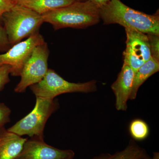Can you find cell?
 <instances>
[{
	"label": "cell",
	"mask_w": 159,
	"mask_h": 159,
	"mask_svg": "<svg viewBox=\"0 0 159 159\" xmlns=\"http://www.w3.org/2000/svg\"><path fill=\"white\" fill-rule=\"evenodd\" d=\"M99 13L104 25L117 24L145 34H159L158 11L147 14L132 9L120 0H110L99 9Z\"/></svg>",
	"instance_id": "cell-1"
},
{
	"label": "cell",
	"mask_w": 159,
	"mask_h": 159,
	"mask_svg": "<svg viewBox=\"0 0 159 159\" xmlns=\"http://www.w3.org/2000/svg\"><path fill=\"white\" fill-rule=\"evenodd\" d=\"M42 16L44 22L51 24L55 30L67 28L84 29L96 25L100 19L99 8L89 0L75 2Z\"/></svg>",
	"instance_id": "cell-2"
},
{
	"label": "cell",
	"mask_w": 159,
	"mask_h": 159,
	"mask_svg": "<svg viewBox=\"0 0 159 159\" xmlns=\"http://www.w3.org/2000/svg\"><path fill=\"white\" fill-rule=\"evenodd\" d=\"M2 21L11 47L39 32L44 23L42 16L16 3L3 15Z\"/></svg>",
	"instance_id": "cell-3"
},
{
	"label": "cell",
	"mask_w": 159,
	"mask_h": 159,
	"mask_svg": "<svg viewBox=\"0 0 159 159\" xmlns=\"http://www.w3.org/2000/svg\"><path fill=\"white\" fill-rule=\"evenodd\" d=\"M33 110L7 130L20 136H29L44 139V129L49 117L58 107L55 99L36 97Z\"/></svg>",
	"instance_id": "cell-4"
},
{
	"label": "cell",
	"mask_w": 159,
	"mask_h": 159,
	"mask_svg": "<svg viewBox=\"0 0 159 159\" xmlns=\"http://www.w3.org/2000/svg\"><path fill=\"white\" fill-rule=\"evenodd\" d=\"M35 97L54 99L61 94L67 93H89L97 90V81L75 83L64 79L54 70L49 69L45 76L40 82L30 86Z\"/></svg>",
	"instance_id": "cell-5"
},
{
	"label": "cell",
	"mask_w": 159,
	"mask_h": 159,
	"mask_svg": "<svg viewBox=\"0 0 159 159\" xmlns=\"http://www.w3.org/2000/svg\"><path fill=\"white\" fill-rule=\"evenodd\" d=\"M50 54L48 43L44 42L36 46L23 67L20 82L15 88L16 93L25 92L27 88L40 82L48 70Z\"/></svg>",
	"instance_id": "cell-6"
},
{
	"label": "cell",
	"mask_w": 159,
	"mask_h": 159,
	"mask_svg": "<svg viewBox=\"0 0 159 159\" xmlns=\"http://www.w3.org/2000/svg\"><path fill=\"white\" fill-rule=\"evenodd\" d=\"M43 35L38 32L27 39L11 46L9 50L0 54V66L9 65L11 66V75L20 76L23 67L36 46L44 42Z\"/></svg>",
	"instance_id": "cell-7"
},
{
	"label": "cell",
	"mask_w": 159,
	"mask_h": 159,
	"mask_svg": "<svg viewBox=\"0 0 159 159\" xmlns=\"http://www.w3.org/2000/svg\"><path fill=\"white\" fill-rule=\"evenodd\" d=\"M126 48L123 52V64L129 66L134 73L151 57L147 34L125 29Z\"/></svg>",
	"instance_id": "cell-8"
},
{
	"label": "cell",
	"mask_w": 159,
	"mask_h": 159,
	"mask_svg": "<svg viewBox=\"0 0 159 159\" xmlns=\"http://www.w3.org/2000/svg\"><path fill=\"white\" fill-rule=\"evenodd\" d=\"M74 156L73 151L58 149L47 144L44 139L33 137L27 139L14 159H66Z\"/></svg>",
	"instance_id": "cell-9"
},
{
	"label": "cell",
	"mask_w": 159,
	"mask_h": 159,
	"mask_svg": "<svg viewBox=\"0 0 159 159\" xmlns=\"http://www.w3.org/2000/svg\"><path fill=\"white\" fill-rule=\"evenodd\" d=\"M134 73L129 66L123 64L116 80L111 86L116 97L117 110H127V102L131 93Z\"/></svg>",
	"instance_id": "cell-10"
},
{
	"label": "cell",
	"mask_w": 159,
	"mask_h": 159,
	"mask_svg": "<svg viewBox=\"0 0 159 159\" xmlns=\"http://www.w3.org/2000/svg\"><path fill=\"white\" fill-rule=\"evenodd\" d=\"M28 139L0 128V159H14L19 154Z\"/></svg>",
	"instance_id": "cell-11"
},
{
	"label": "cell",
	"mask_w": 159,
	"mask_h": 159,
	"mask_svg": "<svg viewBox=\"0 0 159 159\" xmlns=\"http://www.w3.org/2000/svg\"><path fill=\"white\" fill-rule=\"evenodd\" d=\"M74 0H20L16 4L29 8L43 15L75 2Z\"/></svg>",
	"instance_id": "cell-12"
},
{
	"label": "cell",
	"mask_w": 159,
	"mask_h": 159,
	"mask_svg": "<svg viewBox=\"0 0 159 159\" xmlns=\"http://www.w3.org/2000/svg\"><path fill=\"white\" fill-rule=\"evenodd\" d=\"M159 70V61L151 57L134 73L132 88L129 99L134 100L137 97L140 87L145 80Z\"/></svg>",
	"instance_id": "cell-13"
},
{
	"label": "cell",
	"mask_w": 159,
	"mask_h": 159,
	"mask_svg": "<svg viewBox=\"0 0 159 159\" xmlns=\"http://www.w3.org/2000/svg\"><path fill=\"white\" fill-rule=\"evenodd\" d=\"M144 148L131 139L128 145L121 151L112 155L110 159H151Z\"/></svg>",
	"instance_id": "cell-14"
},
{
	"label": "cell",
	"mask_w": 159,
	"mask_h": 159,
	"mask_svg": "<svg viewBox=\"0 0 159 159\" xmlns=\"http://www.w3.org/2000/svg\"><path fill=\"white\" fill-rule=\"evenodd\" d=\"M129 134L133 139L137 141H142L146 139L149 134L148 124L140 119H136L130 122L129 125Z\"/></svg>",
	"instance_id": "cell-15"
},
{
	"label": "cell",
	"mask_w": 159,
	"mask_h": 159,
	"mask_svg": "<svg viewBox=\"0 0 159 159\" xmlns=\"http://www.w3.org/2000/svg\"><path fill=\"white\" fill-rule=\"evenodd\" d=\"M149 43L151 56L152 58L159 61V35L147 34Z\"/></svg>",
	"instance_id": "cell-16"
},
{
	"label": "cell",
	"mask_w": 159,
	"mask_h": 159,
	"mask_svg": "<svg viewBox=\"0 0 159 159\" xmlns=\"http://www.w3.org/2000/svg\"><path fill=\"white\" fill-rule=\"evenodd\" d=\"M11 66L9 65L0 66V92L7 84L10 82L9 75L11 74Z\"/></svg>",
	"instance_id": "cell-17"
},
{
	"label": "cell",
	"mask_w": 159,
	"mask_h": 159,
	"mask_svg": "<svg viewBox=\"0 0 159 159\" xmlns=\"http://www.w3.org/2000/svg\"><path fill=\"white\" fill-rule=\"evenodd\" d=\"M11 111L4 103L0 102V128L4 127L6 123L10 122Z\"/></svg>",
	"instance_id": "cell-18"
},
{
	"label": "cell",
	"mask_w": 159,
	"mask_h": 159,
	"mask_svg": "<svg viewBox=\"0 0 159 159\" xmlns=\"http://www.w3.org/2000/svg\"><path fill=\"white\" fill-rule=\"evenodd\" d=\"M11 48L5 28L0 24V51L6 52Z\"/></svg>",
	"instance_id": "cell-19"
},
{
	"label": "cell",
	"mask_w": 159,
	"mask_h": 159,
	"mask_svg": "<svg viewBox=\"0 0 159 159\" xmlns=\"http://www.w3.org/2000/svg\"><path fill=\"white\" fill-rule=\"evenodd\" d=\"M15 2L10 0H0V24L2 22L3 15L9 11L15 4Z\"/></svg>",
	"instance_id": "cell-20"
},
{
	"label": "cell",
	"mask_w": 159,
	"mask_h": 159,
	"mask_svg": "<svg viewBox=\"0 0 159 159\" xmlns=\"http://www.w3.org/2000/svg\"><path fill=\"white\" fill-rule=\"evenodd\" d=\"M99 9L106 5L110 0H89Z\"/></svg>",
	"instance_id": "cell-21"
},
{
	"label": "cell",
	"mask_w": 159,
	"mask_h": 159,
	"mask_svg": "<svg viewBox=\"0 0 159 159\" xmlns=\"http://www.w3.org/2000/svg\"><path fill=\"white\" fill-rule=\"evenodd\" d=\"M111 156L112 155L110 153H102L91 159H110Z\"/></svg>",
	"instance_id": "cell-22"
},
{
	"label": "cell",
	"mask_w": 159,
	"mask_h": 159,
	"mask_svg": "<svg viewBox=\"0 0 159 159\" xmlns=\"http://www.w3.org/2000/svg\"><path fill=\"white\" fill-rule=\"evenodd\" d=\"M151 159H159V153L158 152H154L153 156Z\"/></svg>",
	"instance_id": "cell-23"
},
{
	"label": "cell",
	"mask_w": 159,
	"mask_h": 159,
	"mask_svg": "<svg viewBox=\"0 0 159 159\" xmlns=\"http://www.w3.org/2000/svg\"><path fill=\"white\" fill-rule=\"evenodd\" d=\"M75 2H85V1H87V0H74Z\"/></svg>",
	"instance_id": "cell-24"
},
{
	"label": "cell",
	"mask_w": 159,
	"mask_h": 159,
	"mask_svg": "<svg viewBox=\"0 0 159 159\" xmlns=\"http://www.w3.org/2000/svg\"><path fill=\"white\" fill-rule=\"evenodd\" d=\"M10 1H12V2H15L16 1V0H10Z\"/></svg>",
	"instance_id": "cell-25"
},
{
	"label": "cell",
	"mask_w": 159,
	"mask_h": 159,
	"mask_svg": "<svg viewBox=\"0 0 159 159\" xmlns=\"http://www.w3.org/2000/svg\"><path fill=\"white\" fill-rule=\"evenodd\" d=\"M74 158H68V159H73Z\"/></svg>",
	"instance_id": "cell-26"
},
{
	"label": "cell",
	"mask_w": 159,
	"mask_h": 159,
	"mask_svg": "<svg viewBox=\"0 0 159 159\" xmlns=\"http://www.w3.org/2000/svg\"><path fill=\"white\" fill-rule=\"evenodd\" d=\"M20 1V0H16L15 2H17V1Z\"/></svg>",
	"instance_id": "cell-27"
}]
</instances>
